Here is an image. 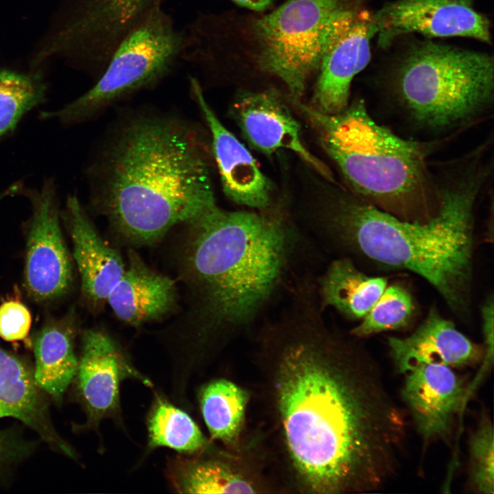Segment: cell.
I'll return each mask as SVG.
<instances>
[{"label":"cell","instance_id":"cell-1","mask_svg":"<svg viewBox=\"0 0 494 494\" xmlns=\"http://www.w3.org/2000/svg\"><path fill=\"white\" fill-rule=\"evenodd\" d=\"M299 289L261 329L257 357L275 427L302 491H379L399 472L407 418L373 362L325 322Z\"/></svg>","mask_w":494,"mask_h":494},{"label":"cell","instance_id":"cell-2","mask_svg":"<svg viewBox=\"0 0 494 494\" xmlns=\"http://www.w3.org/2000/svg\"><path fill=\"white\" fill-rule=\"evenodd\" d=\"M269 210L217 207L188 224L184 268L194 322L172 355L183 375L198 373L212 351L254 324L285 282L298 237Z\"/></svg>","mask_w":494,"mask_h":494},{"label":"cell","instance_id":"cell-3","mask_svg":"<svg viewBox=\"0 0 494 494\" xmlns=\"http://www.w3.org/2000/svg\"><path fill=\"white\" fill-rule=\"evenodd\" d=\"M90 172L94 200L132 244H153L175 225L192 224L218 207L203 142L169 117L130 120Z\"/></svg>","mask_w":494,"mask_h":494},{"label":"cell","instance_id":"cell-4","mask_svg":"<svg viewBox=\"0 0 494 494\" xmlns=\"http://www.w3.org/2000/svg\"><path fill=\"white\" fill-rule=\"evenodd\" d=\"M480 181L471 178L443 192L437 213L423 222L400 220L366 202H340L328 217L325 237L379 266L421 276L455 314L464 316Z\"/></svg>","mask_w":494,"mask_h":494},{"label":"cell","instance_id":"cell-5","mask_svg":"<svg viewBox=\"0 0 494 494\" xmlns=\"http://www.w3.org/2000/svg\"><path fill=\"white\" fill-rule=\"evenodd\" d=\"M316 130L319 141L360 194L382 204L401 203L423 187L422 145L377 124L362 102L336 114L293 102Z\"/></svg>","mask_w":494,"mask_h":494},{"label":"cell","instance_id":"cell-6","mask_svg":"<svg viewBox=\"0 0 494 494\" xmlns=\"http://www.w3.org/2000/svg\"><path fill=\"white\" fill-rule=\"evenodd\" d=\"M493 57L455 47L423 43L401 62L397 86L418 121L444 127L471 115L492 99Z\"/></svg>","mask_w":494,"mask_h":494},{"label":"cell","instance_id":"cell-7","mask_svg":"<svg viewBox=\"0 0 494 494\" xmlns=\"http://www.w3.org/2000/svg\"><path fill=\"white\" fill-rule=\"evenodd\" d=\"M185 34L176 28L161 5L119 43L95 85L60 109L41 111L42 120L64 126L86 121L107 106L167 76L182 58Z\"/></svg>","mask_w":494,"mask_h":494},{"label":"cell","instance_id":"cell-8","mask_svg":"<svg viewBox=\"0 0 494 494\" xmlns=\"http://www.w3.org/2000/svg\"><path fill=\"white\" fill-rule=\"evenodd\" d=\"M348 8L343 0H287L254 23L259 65L284 83L293 102L300 101Z\"/></svg>","mask_w":494,"mask_h":494},{"label":"cell","instance_id":"cell-9","mask_svg":"<svg viewBox=\"0 0 494 494\" xmlns=\"http://www.w3.org/2000/svg\"><path fill=\"white\" fill-rule=\"evenodd\" d=\"M26 197L32 215L27 224L25 283L36 301L49 302L64 295L72 281V263L60 228L57 187L49 178L37 189L23 183L17 196Z\"/></svg>","mask_w":494,"mask_h":494},{"label":"cell","instance_id":"cell-10","mask_svg":"<svg viewBox=\"0 0 494 494\" xmlns=\"http://www.w3.org/2000/svg\"><path fill=\"white\" fill-rule=\"evenodd\" d=\"M75 388L86 421L83 427L97 429L102 421H120V388L135 379L152 388L151 380L132 363L121 346L102 330L88 329L82 336Z\"/></svg>","mask_w":494,"mask_h":494},{"label":"cell","instance_id":"cell-11","mask_svg":"<svg viewBox=\"0 0 494 494\" xmlns=\"http://www.w3.org/2000/svg\"><path fill=\"white\" fill-rule=\"evenodd\" d=\"M474 0H397L373 14L378 45L389 46L399 36H464L491 43L488 19L477 12Z\"/></svg>","mask_w":494,"mask_h":494},{"label":"cell","instance_id":"cell-12","mask_svg":"<svg viewBox=\"0 0 494 494\" xmlns=\"http://www.w3.org/2000/svg\"><path fill=\"white\" fill-rule=\"evenodd\" d=\"M161 1L79 0L75 14L62 34V43L100 75L122 40L161 5Z\"/></svg>","mask_w":494,"mask_h":494},{"label":"cell","instance_id":"cell-13","mask_svg":"<svg viewBox=\"0 0 494 494\" xmlns=\"http://www.w3.org/2000/svg\"><path fill=\"white\" fill-rule=\"evenodd\" d=\"M375 35L373 14L351 8L345 11L322 55L312 107L336 114L348 106L351 82L368 63Z\"/></svg>","mask_w":494,"mask_h":494},{"label":"cell","instance_id":"cell-14","mask_svg":"<svg viewBox=\"0 0 494 494\" xmlns=\"http://www.w3.org/2000/svg\"><path fill=\"white\" fill-rule=\"evenodd\" d=\"M401 397L425 444L446 440L465 408L469 384L451 367L423 364L403 374Z\"/></svg>","mask_w":494,"mask_h":494},{"label":"cell","instance_id":"cell-15","mask_svg":"<svg viewBox=\"0 0 494 494\" xmlns=\"http://www.w3.org/2000/svg\"><path fill=\"white\" fill-rule=\"evenodd\" d=\"M233 114L254 148L268 154L290 150L325 178L333 180L327 166L304 145L299 124L275 91L242 94L234 104Z\"/></svg>","mask_w":494,"mask_h":494},{"label":"cell","instance_id":"cell-16","mask_svg":"<svg viewBox=\"0 0 494 494\" xmlns=\"http://www.w3.org/2000/svg\"><path fill=\"white\" fill-rule=\"evenodd\" d=\"M191 89L210 130L212 148L225 194L260 211L270 209L272 187L248 149L219 120L193 78Z\"/></svg>","mask_w":494,"mask_h":494},{"label":"cell","instance_id":"cell-17","mask_svg":"<svg viewBox=\"0 0 494 494\" xmlns=\"http://www.w3.org/2000/svg\"><path fill=\"white\" fill-rule=\"evenodd\" d=\"M3 417L21 421L51 449L77 460L75 449L54 425L45 394L35 380L33 366L0 346V418Z\"/></svg>","mask_w":494,"mask_h":494},{"label":"cell","instance_id":"cell-18","mask_svg":"<svg viewBox=\"0 0 494 494\" xmlns=\"http://www.w3.org/2000/svg\"><path fill=\"white\" fill-rule=\"evenodd\" d=\"M390 356L403 374L423 364L462 367L479 362L483 348L459 331L454 324L432 308L421 325L405 338L388 340Z\"/></svg>","mask_w":494,"mask_h":494},{"label":"cell","instance_id":"cell-19","mask_svg":"<svg viewBox=\"0 0 494 494\" xmlns=\"http://www.w3.org/2000/svg\"><path fill=\"white\" fill-rule=\"evenodd\" d=\"M60 216L72 239L82 293L92 303L99 304L123 275V259L99 235L76 195L67 197Z\"/></svg>","mask_w":494,"mask_h":494},{"label":"cell","instance_id":"cell-20","mask_svg":"<svg viewBox=\"0 0 494 494\" xmlns=\"http://www.w3.org/2000/svg\"><path fill=\"white\" fill-rule=\"evenodd\" d=\"M106 301L118 318L139 327L170 313L176 306L177 289L173 279L149 268L130 250L128 266Z\"/></svg>","mask_w":494,"mask_h":494},{"label":"cell","instance_id":"cell-21","mask_svg":"<svg viewBox=\"0 0 494 494\" xmlns=\"http://www.w3.org/2000/svg\"><path fill=\"white\" fill-rule=\"evenodd\" d=\"M166 475L179 493H256L261 489L253 476L209 445L198 453L171 458Z\"/></svg>","mask_w":494,"mask_h":494},{"label":"cell","instance_id":"cell-22","mask_svg":"<svg viewBox=\"0 0 494 494\" xmlns=\"http://www.w3.org/2000/svg\"><path fill=\"white\" fill-rule=\"evenodd\" d=\"M315 284L322 311L333 307L346 318L362 320L387 287V279L366 275L345 257L332 261Z\"/></svg>","mask_w":494,"mask_h":494},{"label":"cell","instance_id":"cell-23","mask_svg":"<svg viewBox=\"0 0 494 494\" xmlns=\"http://www.w3.org/2000/svg\"><path fill=\"white\" fill-rule=\"evenodd\" d=\"M33 351L35 380L45 395L60 404L78 369L73 329L64 324L45 325L34 338Z\"/></svg>","mask_w":494,"mask_h":494},{"label":"cell","instance_id":"cell-24","mask_svg":"<svg viewBox=\"0 0 494 494\" xmlns=\"http://www.w3.org/2000/svg\"><path fill=\"white\" fill-rule=\"evenodd\" d=\"M198 399L211 438L226 445H235L245 419L248 392L231 381L220 378L203 384Z\"/></svg>","mask_w":494,"mask_h":494},{"label":"cell","instance_id":"cell-25","mask_svg":"<svg viewBox=\"0 0 494 494\" xmlns=\"http://www.w3.org/2000/svg\"><path fill=\"white\" fill-rule=\"evenodd\" d=\"M146 424L148 451L168 447L179 454H193L209 445L189 414L156 392Z\"/></svg>","mask_w":494,"mask_h":494},{"label":"cell","instance_id":"cell-26","mask_svg":"<svg viewBox=\"0 0 494 494\" xmlns=\"http://www.w3.org/2000/svg\"><path fill=\"white\" fill-rule=\"evenodd\" d=\"M47 89L39 72L0 68V141L15 131L25 115L46 102Z\"/></svg>","mask_w":494,"mask_h":494},{"label":"cell","instance_id":"cell-27","mask_svg":"<svg viewBox=\"0 0 494 494\" xmlns=\"http://www.w3.org/2000/svg\"><path fill=\"white\" fill-rule=\"evenodd\" d=\"M414 312L410 292L403 286H387L378 300L351 331L352 336L363 338L382 331L396 330L408 325Z\"/></svg>","mask_w":494,"mask_h":494},{"label":"cell","instance_id":"cell-28","mask_svg":"<svg viewBox=\"0 0 494 494\" xmlns=\"http://www.w3.org/2000/svg\"><path fill=\"white\" fill-rule=\"evenodd\" d=\"M469 480L476 492L494 493V431L491 418L482 414L469 440Z\"/></svg>","mask_w":494,"mask_h":494},{"label":"cell","instance_id":"cell-29","mask_svg":"<svg viewBox=\"0 0 494 494\" xmlns=\"http://www.w3.org/2000/svg\"><path fill=\"white\" fill-rule=\"evenodd\" d=\"M32 316L21 302L10 300L0 305V337L5 341L24 340L29 334Z\"/></svg>","mask_w":494,"mask_h":494},{"label":"cell","instance_id":"cell-30","mask_svg":"<svg viewBox=\"0 0 494 494\" xmlns=\"http://www.w3.org/2000/svg\"><path fill=\"white\" fill-rule=\"evenodd\" d=\"M30 447L11 430H0V478L29 454Z\"/></svg>","mask_w":494,"mask_h":494},{"label":"cell","instance_id":"cell-31","mask_svg":"<svg viewBox=\"0 0 494 494\" xmlns=\"http://www.w3.org/2000/svg\"><path fill=\"white\" fill-rule=\"evenodd\" d=\"M493 296L491 294L486 297L481 307L482 329L484 340L483 364L482 368L478 372V375L472 383V385L475 387L493 363Z\"/></svg>","mask_w":494,"mask_h":494},{"label":"cell","instance_id":"cell-32","mask_svg":"<svg viewBox=\"0 0 494 494\" xmlns=\"http://www.w3.org/2000/svg\"><path fill=\"white\" fill-rule=\"evenodd\" d=\"M236 4L246 8L255 10L263 11L266 10L272 4L273 0H231Z\"/></svg>","mask_w":494,"mask_h":494},{"label":"cell","instance_id":"cell-33","mask_svg":"<svg viewBox=\"0 0 494 494\" xmlns=\"http://www.w3.org/2000/svg\"><path fill=\"white\" fill-rule=\"evenodd\" d=\"M21 185V181H16L12 183L8 188L0 191V202L7 196H14L17 195Z\"/></svg>","mask_w":494,"mask_h":494}]
</instances>
